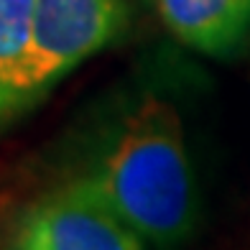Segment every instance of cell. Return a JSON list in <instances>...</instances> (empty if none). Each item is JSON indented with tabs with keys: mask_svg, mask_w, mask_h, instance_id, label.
I'll list each match as a JSON object with an SVG mask.
<instances>
[{
	"mask_svg": "<svg viewBox=\"0 0 250 250\" xmlns=\"http://www.w3.org/2000/svg\"><path fill=\"white\" fill-rule=\"evenodd\" d=\"M130 21V0H33L23 107L46 97L89 56L107 49Z\"/></svg>",
	"mask_w": 250,
	"mask_h": 250,
	"instance_id": "7a4b0ae2",
	"label": "cell"
},
{
	"mask_svg": "<svg viewBox=\"0 0 250 250\" xmlns=\"http://www.w3.org/2000/svg\"><path fill=\"white\" fill-rule=\"evenodd\" d=\"M69 184L105 204L146 245L179 248L197 230L199 189L184 123L161 97L141 100Z\"/></svg>",
	"mask_w": 250,
	"mask_h": 250,
	"instance_id": "6da1fadb",
	"label": "cell"
},
{
	"mask_svg": "<svg viewBox=\"0 0 250 250\" xmlns=\"http://www.w3.org/2000/svg\"><path fill=\"white\" fill-rule=\"evenodd\" d=\"M166 28L189 49L227 56L250 36V0H156Z\"/></svg>",
	"mask_w": 250,
	"mask_h": 250,
	"instance_id": "277c9868",
	"label": "cell"
},
{
	"mask_svg": "<svg viewBox=\"0 0 250 250\" xmlns=\"http://www.w3.org/2000/svg\"><path fill=\"white\" fill-rule=\"evenodd\" d=\"M33 0H0V125L23 107V74L31 51Z\"/></svg>",
	"mask_w": 250,
	"mask_h": 250,
	"instance_id": "5b68a950",
	"label": "cell"
},
{
	"mask_svg": "<svg viewBox=\"0 0 250 250\" xmlns=\"http://www.w3.org/2000/svg\"><path fill=\"white\" fill-rule=\"evenodd\" d=\"M5 250H146V243L105 204L66 184L18 214Z\"/></svg>",
	"mask_w": 250,
	"mask_h": 250,
	"instance_id": "3957f363",
	"label": "cell"
}]
</instances>
